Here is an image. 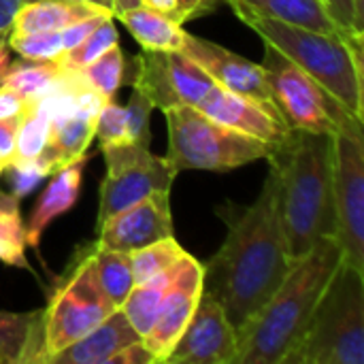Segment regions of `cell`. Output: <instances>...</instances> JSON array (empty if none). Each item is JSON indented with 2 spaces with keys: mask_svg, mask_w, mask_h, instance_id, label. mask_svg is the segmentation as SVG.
I'll return each instance as SVG.
<instances>
[{
  "mask_svg": "<svg viewBox=\"0 0 364 364\" xmlns=\"http://www.w3.org/2000/svg\"><path fill=\"white\" fill-rule=\"evenodd\" d=\"M226 224L224 245L203 264V292L218 299L239 337L294 262L282 230L271 168L258 198L226 215Z\"/></svg>",
  "mask_w": 364,
  "mask_h": 364,
  "instance_id": "1",
  "label": "cell"
},
{
  "mask_svg": "<svg viewBox=\"0 0 364 364\" xmlns=\"http://www.w3.org/2000/svg\"><path fill=\"white\" fill-rule=\"evenodd\" d=\"M267 160L286 247L296 260L320 239L335 237L333 136L292 128Z\"/></svg>",
  "mask_w": 364,
  "mask_h": 364,
  "instance_id": "2",
  "label": "cell"
},
{
  "mask_svg": "<svg viewBox=\"0 0 364 364\" xmlns=\"http://www.w3.org/2000/svg\"><path fill=\"white\" fill-rule=\"evenodd\" d=\"M343 260L335 237L320 239L305 256L296 258L250 324L239 335L235 364H282L305 335L314 309Z\"/></svg>",
  "mask_w": 364,
  "mask_h": 364,
  "instance_id": "3",
  "label": "cell"
},
{
  "mask_svg": "<svg viewBox=\"0 0 364 364\" xmlns=\"http://www.w3.org/2000/svg\"><path fill=\"white\" fill-rule=\"evenodd\" d=\"M239 17L363 122V38L346 41L339 34L307 30L252 13H239Z\"/></svg>",
  "mask_w": 364,
  "mask_h": 364,
  "instance_id": "4",
  "label": "cell"
},
{
  "mask_svg": "<svg viewBox=\"0 0 364 364\" xmlns=\"http://www.w3.org/2000/svg\"><path fill=\"white\" fill-rule=\"evenodd\" d=\"M282 364H364V271L339 262L305 335Z\"/></svg>",
  "mask_w": 364,
  "mask_h": 364,
  "instance_id": "5",
  "label": "cell"
},
{
  "mask_svg": "<svg viewBox=\"0 0 364 364\" xmlns=\"http://www.w3.org/2000/svg\"><path fill=\"white\" fill-rule=\"evenodd\" d=\"M166 160L179 171H230L256 160H267L273 147L250 134L232 130L196 107L179 105L168 111Z\"/></svg>",
  "mask_w": 364,
  "mask_h": 364,
  "instance_id": "6",
  "label": "cell"
},
{
  "mask_svg": "<svg viewBox=\"0 0 364 364\" xmlns=\"http://www.w3.org/2000/svg\"><path fill=\"white\" fill-rule=\"evenodd\" d=\"M117 307L105 294L94 264L92 245L81 250L55 282V290L41 311L45 364L51 356L81 339Z\"/></svg>",
  "mask_w": 364,
  "mask_h": 364,
  "instance_id": "7",
  "label": "cell"
},
{
  "mask_svg": "<svg viewBox=\"0 0 364 364\" xmlns=\"http://www.w3.org/2000/svg\"><path fill=\"white\" fill-rule=\"evenodd\" d=\"M333 209L335 239L343 262L364 271V134L352 119L333 134Z\"/></svg>",
  "mask_w": 364,
  "mask_h": 364,
  "instance_id": "8",
  "label": "cell"
},
{
  "mask_svg": "<svg viewBox=\"0 0 364 364\" xmlns=\"http://www.w3.org/2000/svg\"><path fill=\"white\" fill-rule=\"evenodd\" d=\"M262 68L267 73L273 100L290 128L333 134L339 126L356 119L271 43H264Z\"/></svg>",
  "mask_w": 364,
  "mask_h": 364,
  "instance_id": "9",
  "label": "cell"
},
{
  "mask_svg": "<svg viewBox=\"0 0 364 364\" xmlns=\"http://www.w3.org/2000/svg\"><path fill=\"white\" fill-rule=\"evenodd\" d=\"M100 149L105 154L107 175L100 183L96 226L154 192H171L177 171L166 156H154L149 147L134 143L109 145Z\"/></svg>",
  "mask_w": 364,
  "mask_h": 364,
  "instance_id": "10",
  "label": "cell"
},
{
  "mask_svg": "<svg viewBox=\"0 0 364 364\" xmlns=\"http://www.w3.org/2000/svg\"><path fill=\"white\" fill-rule=\"evenodd\" d=\"M128 81L151 100L154 109L162 111L179 105L196 107L213 85V79L186 53L151 49L134 58V73Z\"/></svg>",
  "mask_w": 364,
  "mask_h": 364,
  "instance_id": "11",
  "label": "cell"
},
{
  "mask_svg": "<svg viewBox=\"0 0 364 364\" xmlns=\"http://www.w3.org/2000/svg\"><path fill=\"white\" fill-rule=\"evenodd\" d=\"M179 51L186 53L190 60H194L218 85H222L243 98H250V100L267 107L269 111L282 115L273 100L262 64L250 62L247 58H243L213 41L194 36L190 32H183Z\"/></svg>",
  "mask_w": 364,
  "mask_h": 364,
  "instance_id": "12",
  "label": "cell"
},
{
  "mask_svg": "<svg viewBox=\"0 0 364 364\" xmlns=\"http://www.w3.org/2000/svg\"><path fill=\"white\" fill-rule=\"evenodd\" d=\"M239 337L222 305L203 292L192 320L164 364H235Z\"/></svg>",
  "mask_w": 364,
  "mask_h": 364,
  "instance_id": "13",
  "label": "cell"
},
{
  "mask_svg": "<svg viewBox=\"0 0 364 364\" xmlns=\"http://www.w3.org/2000/svg\"><path fill=\"white\" fill-rule=\"evenodd\" d=\"M203 294V264L186 254L179 260L177 275L158 309V316L149 333L141 339L145 348L154 354L156 363L164 364L175 343L183 335L188 322L192 320L196 305Z\"/></svg>",
  "mask_w": 364,
  "mask_h": 364,
  "instance_id": "14",
  "label": "cell"
},
{
  "mask_svg": "<svg viewBox=\"0 0 364 364\" xmlns=\"http://www.w3.org/2000/svg\"><path fill=\"white\" fill-rule=\"evenodd\" d=\"M175 237L168 192H154L117 211L98 226V245L117 252H134L154 241Z\"/></svg>",
  "mask_w": 364,
  "mask_h": 364,
  "instance_id": "15",
  "label": "cell"
},
{
  "mask_svg": "<svg viewBox=\"0 0 364 364\" xmlns=\"http://www.w3.org/2000/svg\"><path fill=\"white\" fill-rule=\"evenodd\" d=\"M196 109L200 113H205L207 117H211L232 130H239L243 134H250L258 141L269 143L273 149L292 130L282 115L269 111L267 107H262L250 98H243V96L218 85L215 81L207 90V94L200 98Z\"/></svg>",
  "mask_w": 364,
  "mask_h": 364,
  "instance_id": "16",
  "label": "cell"
},
{
  "mask_svg": "<svg viewBox=\"0 0 364 364\" xmlns=\"http://www.w3.org/2000/svg\"><path fill=\"white\" fill-rule=\"evenodd\" d=\"M105 102L107 100L98 92L85 87L70 111L51 117L49 141L41 156L49 160L53 173L77 162L79 158H85V151L94 139L98 111Z\"/></svg>",
  "mask_w": 364,
  "mask_h": 364,
  "instance_id": "17",
  "label": "cell"
},
{
  "mask_svg": "<svg viewBox=\"0 0 364 364\" xmlns=\"http://www.w3.org/2000/svg\"><path fill=\"white\" fill-rule=\"evenodd\" d=\"M141 341L122 309H115L98 326L85 333L81 339L53 354L49 364H107L122 348Z\"/></svg>",
  "mask_w": 364,
  "mask_h": 364,
  "instance_id": "18",
  "label": "cell"
},
{
  "mask_svg": "<svg viewBox=\"0 0 364 364\" xmlns=\"http://www.w3.org/2000/svg\"><path fill=\"white\" fill-rule=\"evenodd\" d=\"M85 160L87 158H79L77 162L55 171L53 175H49L51 181L47 183L43 194L38 196V200H36V205L28 218V224H23L26 226V241L30 247L38 250L41 237L47 230V226L75 207L79 192H81Z\"/></svg>",
  "mask_w": 364,
  "mask_h": 364,
  "instance_id": "19",
  "label": "cell"
},
{
  "mask_svg": "<svg viewBox=\"0 0 364 364\" xmlns=\"http://www.w3.org/2000/svg\"><path fill=\"white\" fill-rule=\"evenodd\" d=\"M98 15H113V11L87 0H34L19 6L9 32H60L77 21Z\"/></svg>",
  "mask_w": 364,
  "mask_h": 364,
  "instance_id": "20",
  "label": "cell"
},
{
  "mask_svg": "<svg viewBox=\"0 0 364 364\" xmlns=\"http://www.w3.org/2000/svg\"><path fill=\"white\" fill-rule=\"evenodd\" d=\"M0 364H45L41 311H0Z\"/></svg>",
  "mask_w": 364,
  "mask_h": 364,
  "instance_id": "21",
  "label": "cell"
},
{
  "mask_svg": "<svg viewBox=\"0 0 364 364\" xmlns=\"http://www.w3.org/2000/svg\"><path fill=\"white\" fill-rule=\"evenodd\" d=\"M235 13H252L269 19H277L290 26L318 30L326 34H339V28L326 13L320 0H224Z\"/></svg>",
  "mask_w": 364,
  "mask_h": 364,
  "instance_id": "22",
  "label": "cell"
},
{
  "mask_svg": "<svg viewBox=\"0 0 364 364\" xmlns=\"http://www.w3.org/2000/svg\"><path fill=\"white\" fill-rule=\"evenodd\" d=\"M113 17H117L128 28V32L136 38V43L143 49L179 51V47H181L183 32H186L183 26L158 11L136 4V6L117 11Z\"/></svg>",
  "mask_w": 364,
  "mask_h": 364,
  "instance_id": "23",
  "label": "cell"
},
{
  "mask_svg": "<svg viewBox=\"0 0 364 364\" xmlns=\"http://www.w3.org/2000/svg\"><path fill=\"white\" fill-rule=\"evenodd\" d=\"M177 269H179V262L175 267H171L168 271H164V273H160V275H156L143 284H134L128 299L119 307L141 339L149 333V328L158 316V309H160V305H162V301H164V296H166V292H168V288L177 275Z\"/></svg>",
  "mask_w": 364,
  "mask_h": 364,
  "instance_id": "24",
  "label": "cell"
},
{
  "mask_svg": "<svg viewBox=\"0 0 364 364\" xmlns=\"http://www.w3.org/2000/svg\"><path fill=\"white\" fill-rule=\"evenodd\" d=\"M21 198L0 190V262L6 267L30 269L26 258V226L19 209Z\"/></svg>",
  "mask_w": 364,
  "mask_h": 364,
  "instance_id": "25",
  "label": "cell"
},
{
  "mask_svg": "<svg viewBox=\"0 0 364 364\" xmlns=\"http://www.w3.org/2000/svg\"><path fill=\"white\" fill-rule=\"evenodd\" d=\"M94 264L98 282L105 290V294L111 299V303L119 309L124 301L128 299L130 290L134 288L132 279V267H130V254L100 247L98 243H92Z\"/></svg>",
  "mask_w": 364,
  "mask_h": 364,
  "instance_id": "26",
  "label": "cell"
},
{
  "mask_svg": "<svg viewBox=\"0 0 364 364\" xmlns=\"http://www.w3.org/2000/svg\"><path fill=\"white\" fill-rule=\"evenodd\" d=\"M49 130H51V115L47 109L23 102L21 113L17 115V132H15V151H13V162H26L38 158L49 141Z\"/></svg>",
  "mask_w": 364,
  "mask_h": 364,
  "instance_id": "27",
  "label": "cell"
},
{
  "mask_svg": "<svg viewBox=\"0 0 364 364\" xmlns=\"http://www.w3.org/2000/svg\"><path fill=\"white\" fill-rule=\"evenodd\" d=\"M64 73V68L60 66L58 60H45V62H36V60H17V62H9L0 85L9 87L11 92L19 94L23 100L38 94L43 87H47L53 79H58Z\"/></svg>",
  "mask_w": 364,
  "mask_h": 364,
  "instance_id": "28",
  "label": "cell"
},
{
  "mask_svg": "<svg viewBox=\"0 0 364 364\" xmlns=\"http://www.w3.org/2000/svg\"><path fill=\"white\" fill-rule=\"evenodd\" d=\"M188 252L177 243L175 237L154 241L145 247H139L130 252V267H132V279L134 284H143L171 267H175Z\"/></svg>",
  "mask_w": 364,
  "mask_h": 364,
  "instance_id": "29",
  "label": "cell"
},
{
  "mask_svg": "<svg viewBox=\"0 0 364 364\" xmlns=\"http://www.w3.org/2000/svg\"><path fill=\"white\" fill-rule=\"evenodd\" d=\"M79 73L94 92H98L105 100H113L126 79V58L119 43L105 51L100 58H96L92 64L81 68Z\"/></svg>",
  "mask_w": 364,
  "mask_h": 364,
  "instance_id": "30",
  "label": "cell"
},
{
  "mask_svg": "<svg viewBox=\"0 0 364 364\" xmlns=\"http://www.w3.org/2000/svg\"><path fill=\"white\" fill-rule=\"evenodd\" d=\"M117 30L113 23V17L102 19L87 38H83L77 47L64 51L58 62L64 70H81L87 64H92L96 58H100L105 51H109L113 45H117Z\"/></svg>",
  "mask_w": 364,
  "mask_h": 364,
  "instance_id": "31",
  "label": "cell"
},
{
  "mask_svg": "<svg viewBox=\"0 0 364 364\" xmlns=\"http://www.w3.org/2000/svg\"><path fill=\"white\" fill-rule=\"evenodd\" d=\"M9 47L19 53L23 60H58L64 53L62 36L60 32H26V34H13L6 36Z\"/></svg>",
  "mask_w": 364,
  "mask_h": 364,
  "instance_id": "32",
  "label": "cell"
},
{
  "mask_svg": "<svg viewBox=\"0 0 364 364\" xmlns=\"http://www.w3.org/2000/svg\"><path fill=\"white\" fill-rule=\"evenodd\" d=\"M94 136L98 139L100 147L130 143V126H128L126 107L117 105L115 100H107L102 109L98 111Z\"/></svg>",
  "mask_w": 364,
  "mask_h": 364,
  "instance_id": "33",
  "label": "cell"
},
{
  "mask_svg": "<svg viewBox=\"0 0 364 364\" xmlns=\"http://www.w3.org/2000/svg\"><path fill=\"white\" fill-rule=\"evenodd\" d=\"M2 175L9 177V183H11V190L17 198H23L26 194H30L34 190V186L43 179V177H49L53 175V168L49 164V160H45L43 156L34 158V160H26V162H15V164H9Z\"/></svg>",
  "mask_w": 364,
  "mask_h": 364,
  "instance_id": "34",
  "label": "cell"
},
{
  "mask_svg": "<svg viewBox=\"0 0 364 364\" xmlns=\"http://www.w3.org/2000/svg\"><path fill=\"white\" fill-rule=\"evenodd\" d=\"M126 111H128V126H130V143L141 145V147H149V143H151L149 117H151V111H154L151 100L145 94H141L139 90L132 87Z\"/></svg>",
  "mask_w": 364,
  "mask_h": 364,
  "instance_id": "35",
  "label": "cell"
},
{
  "mask_svg": "<svg viewBox=\"0 0 364 364\" xmlns=\"http://www.w3.org/2000/svg\"><path fill=\"white\" fill-rule=\"evenodd\" d=\"M320 2L324 4L326 13L331 15V19L335 21V26L339 28V32L346 41L363 38L354 28V4H352V0H320Z\"/></svg>",
  "mask_w": 364,
  "mask_h": 364,
  "instance_id": "36",
  "label": "cell"
},
{
  "mask_svg": "<svg viewBox=\"0 0 364 364\" xmlns=\"http://www.w3.org/2000/svg\"><path fill=\"white\" fill-rule=\"evenodd\" d=\"M107 17H113V15H98V17H90V19H83V21H77L64 30H60V36H62V45H64V51L77 47L83 38H87L92 34V30Z\"/></svg>",
  "mask_w": 364,
  "mask_h": 364,
  "instance_id": "37",
  "label": "cell"
},
{
  "mask_svg": "<svg viewBox=\"0 0 364 364\" xmlns=\"http://www.w3.org/2000/svg\"><path fill=\"white\" fill-rule=\"evenodd\" d=\"M107 364H158L154 354L145 348L143 341H134L126 348H122L119 352H115Z\"/></svg>",
  "mask_w": 364,
  "mask_h": 364,
  "instance_id": "38",
  "label": "cell"
},
{
  "mask_svg": "<svg viewBox=\"0 0 364 364\" xmlns=\"http://www.w3.org/2000/svg\"><path fill=\"white\" fill-rule=\"evenodd\" d=\"M15 132H17V117H9L0 122V164L4 168L13 162Z\"/></svg>",
  "mask_w": 364,
  "mask_h": 364,
  "instance_id": "39",
  "label": "cell"
},
{
  "mask_svg": "<svg viewBox=\"0 0 364 364\" xmlns=\"http://www.w3.org/2000/svg\"><path fill=\"white\" fill-rule=\"evenodd\" d=\"M224 0H179V21L186 23L194 17L213 13Z\"/></svg>",
  "mask_w": 364,
  "mask_h": 364,
  "instance_id": "40",
  "label": "cell"
},
{
  "mask_svg": "<svg viewBox=\"0 0 364 364\" xmlns=\"http://www.w3.org/2000/svg\"><path fill=\"white\" fill-rule=\"evenodd\" d=\"M23 98L15 92H11L9 87L0 85V122L9 119V117H17L23 109Z\"/></svg>",
  "mask_w": 364,
  "mask_h": 364,
  "instance_id": "41",
  "label": "cell"
},
{
  "mask_svg": "<svg viewBox=\"0 0 364 364\" xmlns=\"http://www.w3.org/2000/svg\"><path fill=\"white\" fill-rule=\"evenodd\" d=\"M139 4L145 6V9L158 11V13H162V15L175 19L177 23H181V21H179V0H139ZM181 26H183V23H181Z\"/></svg>",
  "mask_w": 364,
  "mask_h": 364,
  "instance_id": "42",
  "label": "cell"
},
{
  "mask_svg": "<svg viewBox=\"0 0 364 364\" xmlns=\"http://www.w3.org/2000/svg\"><path fill=\"white\" fill-rule=\"evenodd\" d=\"M21 0H0V34L11 30L13 17L19 11Z\"/></svg>",
  "mask_w": 364,
  "mask_h": 364,
  "instance_id": "43",
  "label": "cell"
},
{
  "mask_svg": "<svg viewBox=\"0 0 364 364\" xmlns=\"http://www.w3.org/2000/svg\"><path fill=\"white\" fill-rule=\"evenodd\" d=\"M6 36H9V32H2V34H0V79H2V75H4V70H6V66H9V62H11V47H9Z\"/></svg>",
  "mask_w": 364,
  "mask_h": 364,
  "instance_id": "44",
  "label": "cell"
},
{
  "mask_svg": "<svg viewBox=\"0 0 364 364\" xmlns=\"http://www.w3.org/2000/svg\"><path fill=\"white\" fill-rule=\"evenodd\" d=\"M352 4H354V28L360 36H364V0H352Z\"/></svg>",
  "mask_w": 364,
  "mask_h": 364,
  "instance_id": "45",
  "label": "cell"
},
{
  "mask_svg": "<svg viewBox=\"0 0 364 364\" xmlns=\"http://www.w3.org/2000/svg\"><path fill=\"white\" fill-rule=\"evenodd\" d=\"M113 2H115L113 15H115L117 11H124V9H130V6H136V4H139V0H113Z\"/></svg>",
  "mask_w": 364,
  "mask_h": 364,
  "instance_id": "46",
  "label": "cell"
},
{
  "mask_svg": "<svg viewBox=\"0 0 364 364\" xmlns=\"http://www.w3.org/2000/svg\"><path fill=\"white\" fill-rule=\"evenodd\" d=\"M23 2H34V0H21V4H23ZM87 2H96V4H102V6L115 11V2H113V0H87Z\"/></svg>",
  "mask_w": 364,
  "mask_h": 364,
  "instance_id": "47",
  "label": "cell"
},
{
  "mask_svg": "<svg viewBox=\"0 0 364 364\" xmlns=\"http://www.w3.org/2000/svg\"><path fill=\"white\" fill-rule=\"evenodd\" d=\"M2 171H4V166H2V164H0V175H2Z\"/></svg>",
  "mask_w": 364,
  "mask_h": 364,
  "instance_id": "48",
  "label": "cell"
}]
</instances>
